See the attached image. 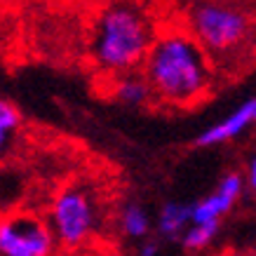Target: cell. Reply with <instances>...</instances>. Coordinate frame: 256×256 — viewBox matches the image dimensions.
Here are the masks:
<instances>
[{"mask_svg": "<svg viewBox=\"0 0 256 256\" xmlns=\"http://www.w3.org/2000/svg\"><path fill=\"white\" fill-rule=\"evenodd\" d=\"M54 238L64 247H80L92 238L96 228V207L87 188L68 186L52 202L50 212Z\"/></svg>", "mask_w": 256, "mask_h": 256, "instance_id": "obj_4", "label": "cell"}, {"mask_svg": "<svg viewBox=\"0 0 256 256\" xmlns=\"http://www.w3.org/2000/svg\"><path fill=\"white\" fill-rule=\"evenodd\" d=\"M252 104H254V122H256V96L252 99Z\"/></svg>", "mask_w": 256, "mask_h": 256, "instance_id": "obj_15", "label": "cell"}, {"mask_svg": "<svg viewBox=\"0 0 256 256\" xmlns=\"http://www.w3.org/2000/svg\"><path fill=\"white\" fill-rule=\"evenodd\" d=\"M216 233H218V224H193L184 233V244L188 249H202L214 240Z\"/></svg>", "mask_w": 256, "mask_h": 256, "instance_id": "obj_12", "label": "cell"}, {"mask_svg": "<svg viewBox=\"0 0 256 256\" xmlns=\"http://www.w3.org/2000/svg\"><path fill=\"white\" fill-rule=\"evenodd\" d=\"M144 73L153 96L170 106H190L210 92L214 66L188 28H170L158 33Z\"/></svg>", "mask_w": 256, "mask_h": 256, "instance_id": "obj_1", "label": "cell"}, {"mask_svg": "<svg viewBox=\"0 0 256 256\" xmlns=\"http://www.w3.org/2000/svg\"><path fill=\"white\" fill-rule=\"evenodd\" d=\"M193 226V204H181V202H167L160 216H158V228L167 238H176L181 230L186 233Z\"/></svg>", "mask_w": 256, "mask_h": 256, "instance_id": "obj_8", "label": "cell"}, {"mask_svg": "<svg viewBox=\"0 0 256 256\" xmlns=\"http://www.w3.org/2000/svg\"><path fill=\"white\" fill-rule=\"evenodd\" d=\"M64 256H73V254H64Z\"/></svg>", "mask_w": 256, "mask_h": 256, "instance_id": "obj_16", "label": "cell"}, {"mask_svg": "<svg viewBox=\"0 0 256 256\" xmlns=\"http://www.w3.org/2000/svg\"><path fill=\"white\" fill-rule=\"evenodd\" d=\"M247 181L249 186H252V190H256V158L249 162V172H247Z\"/></svg>", "mask_w": 256, "mask_h": 256, "instance_id": "obj_14", "label": "cell"}, {"mask_svg": "<svg viewBox=\"0 0 256 256\" xmlns=\"http://www.w3.org/2000/svg\"><path fill=\"white\" fill-rule=\"evenodd\" d=\"M22 122V116H19V110L10 104V101L0 99V156L8 150L10 146V136L12 132H16V127Z\"/></svg>", "mask_w": 256, "mask_h": 256, "instance_id": "obj_11", "label": "cell"}, {"mask_svg": "<svg viewBox=\"0 0 256 256\" xmlns=\"http://www.w3.org/2000/svg\"><path fill=\"white\" fill-rule=\"evenodd\" d=\"M156 38L158 33L144 12L134 8H108L94 22L90 50L99 68L122 78L146 64Z\"/></svg>", "mask_w": 256, "mask_h": 256, "instance_id": "obj_3", "label": "cell"}, {"mask_svg": "<svg viewBox=\"0 0 256 256\" xmlns=\"http://www.w3.org/2000/svg\"><path fill=\"white\" fill-rule=\"evenodd\" d=\"M54 230L28 212L0 216V256H52Z\"/></svg>", "mask_w": 256, "mask_h": 256, "instance_id": "obj_5", "label": "cell"}, {"mask_svg": "<svg viewBox=\"0 0 256 256\" xmlns=\"http://www.w3.org/2000/svg\"><path fill=\"white\" fill-rule=\"evenodd\" d=\"M141 256H158V242L156 240H146L141 244Z\"/></svg>", "mask_w": 256, "mask_h": 256, "instance_id": "obj_13", "label": "cell"}, {"mask_svg": "<svg viewBox=\"0 0 256 256\" xmlns=\"http://www.w3.org/2000/svg\"><path fill=\"white\" fill-rule=\"evenodd\" d=\"M252 256H256V254H252Z\"/></svg>", "mask_w": 256, "mask_h": 256, "instance_id": "obj_17", "label": "cell"}, {"mask_svg": "<svg viewBox=\"0 0 256 256\" xmlns=\"http://www.w3.org/2000/svg\"><path fill=\"white\" fill-rule=\"evenodd\" d=\"M116 96L118 101H122L127 106H141V104H146L153 96V92H150V85L146 82V78L122 76V78H118Z\"/></svg>", "mask_w": 256, "mask_h": 256, "instance_id": "obj_9", "label": "cell"}, {"mask_svg": "<svg viewBox=\"0 0 256 256\" xmlns=\"http://www.w3.org/2000/svg\"><path fill=\"white\" fill-rule=\"evenodd\" d=\"M242 188H244V181L240 174H235V172L226 174L221 184L214 188V193L193 204V224H218L221 216L228 214L230 207L238 202Z\"/></svg>", "mask_w": 256, "mask_h": 256, "instance_id": "obj_6", "label": "cell"}, {"mask_svg": "<svg viewBox=\"0 0 256 256\" xmlns=\"http://www.w3.org/2000/svg\"><path fill=\"white\" fill-rule=\"evenodd\" d=\"M249 124H254V104L252 99L247 104H242L240 108H235L230 116H226L221 122L212 124L210 130L198 136V146H218V144H226V141L235 139L238 134H242Z\"/></svg>", "mask_w": 256, "mask_h": 256, "instance_id": "obj_7", "label": "cell"}, {"mask_svg": "<svg viewBox=\"0 0 256 256\" xmlns=\"http://www.w3.org/2000/svg\"><path fill=\"white\" fill-rule=\"evenodd\" d=\"M186 28L216 68L235 70L256 54V22L247 10L238 5H193Z\"/></svg>", "mask_w": 256, "mask_h": 256, "instance_id": "obj_2", "label": "cell"}, {"mask_svg": "<svg viewBox=\"0 0 256 256\" xmlns=\"http://www.w3.org/2000/svg\"><path fill=\"white\" fill-rule=\"evenodd\" d=\"M120 226H122L124 235L136 238V240H144L148 235L150 221H148V214L141 210L139 204H127V207L120 212Z\"/></svg>", "mask_w": 256, "mask_h": 256, "instance_id": "obj_10", "label": "cell"}]
</instances>
